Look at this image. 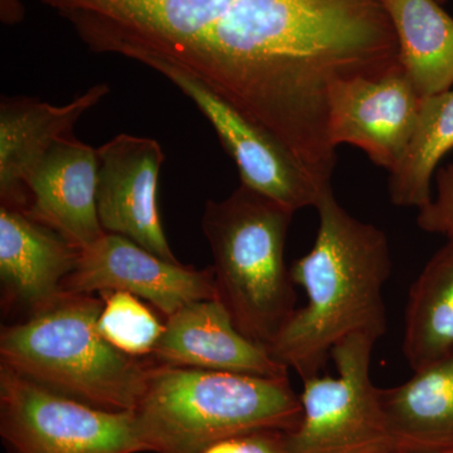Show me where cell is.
<instances>
[{
  "label": "cell",
  "mask_w": 453,
  "mask_h": 453,
  "mask_svg": "<svg viewBox=\"0 0 453 453\" xmlns=\"http://www.w3.org/2000/svg\"><path fill=\"white\" fill-rule=\"evenodd\" d=\"M453 149V89L423 97L412 138L390 172V201L398 207H426L431 203L432 178Z\"/></svg>",
  "instance_id": "obj_19"
},
{
  "label": "cell",
  "mask_w": 453,
  "mask_h": 453,
  "mask_svg": "<svg viewBox=\"0 0 453 453\" xmlns=\"http://www.w3.org/2000/svg\"><path fill=\"white\" fill-rule=\"evenodd\" d=\"M453 350V235L412 283L405 308L403 354L413 372Z\"/></svg>",
  "instance_id": "obj_18"
},
{
  "label": "cell",
  "mask_w": 453,
  "mask_h": 453,
  "mask_svg": "<svg viewBox=\"0 0 453 453\" xmlns=\"http://www.w3.org/2000/svg\"><path fill=\"white\" fill-rule=\"evenodd\" d=\"M294 214L242 184L223 201L208 199L203 213L217 299L243 335L267 349L296 310L283 257Z\"/></svg>",
  "instance_id": "obj_5"
},
{
  "label": "cell",
  "mask_w": 453,
  "mask_h": 453,
  "mask_svg": "<svg viewBox=\"0 0 453 453\" xmlns=\"http://www.w3.org/2000/svg\"><path fill=\"white\" fill-rule=\"evenodd\" d=\"M422 98L402 67L380 79L335 83L329 95L330 142L335 149L357 146L390 173L412 138Z\"/></svg>",
  "instance_id": "obj_11"
},
{
  "label": "cell",
  "mask_w": 453,
  "mask_h": 453,
  "mask_svg": "<svg viewBox=\"0 0 453 453\" xmlns=\"http://www.w3.org/2000/svg\"><path fill=\"white\" fill-rule=\"evenodd\" d=\"M192 453H291L286 432L255 429L211 441Z\"/></svg>",
  "instance_id": "obj_22"
},
{
  "label": "cell",
  "mask_w": 453,
  "mask_h": 453,
  "mask_svg": "<svg viewBox=\"0 0 453 453\" xmlns=\"http://www.w3.org/2000/svg\"><path fill=\"white\" fill-rule=\"evenodd\" d=\"M386 453H423V452L398 451V449H392V451H388ZM447 453H449V452H447Z\"/></svg>",
  "instance_id": "obj_24"
},
{
  "label": "cell",
  "mask_w": 453,
  "mask_h": 453,
  "mask_svg": "<svg viewBox=\"0 0 453 453\" xmlns=\"http://www.w3.org/2000/svg\"><path fill=\"white\" fill-rule=\"evenodd\" d=\"M80 250L23 211L0 208L3 305L29 316L61 299L62 283L76 267Z\"/></svg>",
  "instance_id": "obj_15"
},
{
  "label": "cell",
  "mask_w": 453,
  "mask_h": 453,
  "mask_svg": "<svg viewBox=\"0 0 453 453\" xmlns=\"http://www.w3.org/2000/svg\"><path fill=\"white\" fill-rule=\"evenodd\" d=\"M395 29L399 61L419 96L453 86V17L437 0H380Z\"/></svg>",
  "instance_id": "obj_17"
},
{
  "label": "cell",
  "mask_w": 453,
  "mask_h": 453,
  "mask_svg": "<svg viewBox=\"0 0 453 453\" xmlns=\"http://www.w3.org/2000/svg\"><path fill=\"white\" fill-rule=\"evenodd\" d=\"M97 211L106 234L133 241L169 262H179L164 234L157 184L164 159L159 142L120 134L96 149Z\"/></svg>",
  "instance_id": "obj_10"
},
{
  "label": "cell",
  "mask_w": 453,
  "mask_h": 453,
  "mask_svg": "<svg viewBox=\"0 0 453 453\" xmlns=\"http://www.w3.org/2000/svg\"><path fill=\"white\" fill-rule=\"evenodd\" d=\"M142 65L162 73L196 104L237 166L242 186L294 213L315 208L332 188L320 186L275 135L237 111L192 74L159 59H148Z\"/></svg>",
  "instance_id": "obj_8"
},
{
  "label": "cell",
  "mask_w": 453,
  "mask_h": 453,
  "mask_svg": "<svg viewBox=\"0 0 453 453\" xmlns=\"http://www.w3.org/2000/svg\"><path fill=\"white\" fill-rule=\"evenodd\" d=\"M95 53L159 59L204 83L309 172L336 162L335 83L401 65L380 0H40Z\"/></svg>",
  "instance_id": "obj_1"
},
{
  "label": "cell",
  "mask_w": 453,
  "mask_h": 453,
  "mask_svg": "<svg viewBox=\"0 0 453 453\" xmlns=\"http://www.w3.org/2000/svg\"><path fill=\"white\" fill-rule=\"evenodd\" d=\"M151 357L162 365L258 377H288L290 371L243 335L219 299L196 301L166 318Z\"/></svg>",
  "instance_id": "obj_13"
},
{
  "label": "cell",
  "mask_w": 453,
  "mask_h": 453,
  "mask_svg": "<svg viewBox=\"0 0 453 453\" xmlns=\"http://www.w3.org/2000/svg\"><path fill=\"white\" fill-rule=\"evenodd\" d=\"M0 438L5 453H140L134 412L91 407L0 365Z\"/></svg>",
  "instance_id": "obj_7"
},
{
  "label": "cell",
  "mask_w": 453,
  "mask_h": 453,
  "mask_svg": "<svg viewBox=\"0 0 453 453\" xmlns=\"http://www.w3.org/2000/svg\"><path fill=\"white\" fill-rule=\"evenodd\" d=\"M67 294L129 292L169 318L196 301L217 299L213 267L196 270L169 262L119 234H105L80 252L79 262L65 277Z\"/></svg>",
  "instance_id": "obj_9"
},
{
  "label": "cell",
  "mask_w": 453,
  "mask_h": 453,
  "mask_svg": "<svg viewBox=\"0 0 453 453\" xmlns=\"http://www.w3.org/2000/svg\"><path fill=\"white\" fill-rule=\"evenodd\" d=\"M395 388H380L393 449L453 452V350L413 372Z\"/></svg>",
  "instance_id": "obj_16"
},
{
  "label": "cell",
  "mask_w": 453,
  "mask_h": 453,
  "mask_svg": "<svg viewBox=\"0 0 453 453\" xmlns=\"http://www.w3.org/2000/svg\"><path fill=\"white\" fill-rule=\"evenodd\" d=\"M25 17L26 9L19 0H0V19L4 25H18Z\"/></svg>",
  "instance_id": "obj_23"
},
{
  "label": "cell",
  "mask_w": 453,
  "mask_h": 453,
  "mask_svg": "<svg viewBox=\"0 0 453 453\" xmlns=\"http://www.w3.org/2000/svg\"><path fill=\"white\" fill-rule=\"evenodd\" d=\"M375 340L351 335L332 351L338 375L303 381L301 418L286 432L291 453H386L392 451L380 388L371 378Z\"/></svg>",
  "instance_id": "obj_6"
},
{
  "label": "cell",
  "mask_w": 453,
  "mask_h": 453,
  "mask_svg": "<svg viewBox=\"0 0 453 453\" xmlns=\"http://www.w3.org/2000/svg\"><path fill=\"white\" fill-rule=\"evenodd\" d=\"M104 301L67 294L23 323L2 327L0 365L57 395L111 412H134L153 357L112 347L98 329Z\"/></svg>",
  "instance_id": "obj_3"
},
{
  "label": "cell",
  "mask_w": 453,
  "mask_h": 453,
  "mask_svg": "<svg viewBox=\"0 0 453 453\" xmlns=\"http://www.w3.org/2000/svg\"><path fill=\"white\" fill-rule=\"evenodd\" d=\"M314 247L291 265L306 305L295 310L268 353L300 375L320 374L333 349L351 335L375 340L387 332L383 288L392 273L388 238L351 216L327 189L316 205Z\"/></svg>",
  "instance_id": "obj_2"
},
{
  "label": "cell",
  "mask_w": 453,
  "mask_h": 453,
  "mask_svg": "<svg viewBox=\"0 0 453 453\" xmlns=\"http://www.w3.org/2000/svg\"><path fill=\"white\" fill-rule=\"evenodd\" d=\"M436 196L418 210L417 226L427 234L453 235V163L436 173Z\"/></svg>",
  "instance_id": "obj_21"
},
{
  "label": "cell",
  "mask_w": 453,
  "mask_h": 453,
  "mask_svg": "<svg viewBox=\"0 0 453 453\" xmlns=\"http://www.w3.org/2000/svg\"><path fill=\"white\" fill-rule=\"evenodd\" d=\"M449 453H453V452H449Z\"/></svg>",
  "instance_id": "obj_26"
},
{
  "label": "cell",
  "mask_w": 453,
  "mask_h": 453,
  "mask_svg": "<svg viewBox=\"0 0 453 453\" xmlns=\"http://www.w3.org/2000/svg\"><path fill=\"white\" fill-rule=\"evenodd\" d=\"M437 2L440 3L441 5H445L449 0H437Z\"/></svg>",
  "instance_id": "obj_25"
},
{
  "label": "cell",
  "mask_w": 453,
  "mask_h": 453,
  "mask_svg": "<svg viewBox=\"0 0 453 453\" xmlns=\"http://www.w3.org/2000/svg\"><path fill=\"white\" fill-rule=\"evenodd\" d=\"M104 309L98 318V329L104 338L130 357L153 354L162 338L165 323L140 297L122 291H103Z\"/></svg>",
  "instance_id": "obj_20"
},
{
  "label": "cell",
  "mask_w": 453,
  "mask_h": 453,
  "mask_svg": "<svg viewBox=\"0 0 453 453\" xmlns=\"http://www.w3.org/2000/svg\"><path fill=\"white\" fill-rule=\"evenodd\" d=\"M110 92L97 83L64 106L33 97H3L0 101V203L23 211L28 204L33 173L56 142L73 135L76 122Z\"/></svg>",
  "instance_id": "obj_14"
},
{
  "label": "cell",
  "mask_w": 453,
  "mask_h": 453,
  "mask_svg": "<svg viewBox=\"0 0 453 453\" xmlns=\"http://www.w3.org/2000/svg\"><path fill=\"white\" fill-rule=\"evenodd\" d=\"M290 378L258 377L151 363L134 411L146 452L192 453L219 438L255 431L290 432L301 418Z\"/></svg>",
  "instance_id": "obj_4"
},
{
  "label": "cell",
  "mask_w": 453,
  "mask_h": 453,
  "mask_svg": "<svg viewBox=\"0 0 453 453\" xmlns=\"http://www.w3.org/2000/svg\"><path fill=\"white\" fill-rule=\"evenodd\" d=\"M96 149L73 135L53 144L28 183L23 211L80 251L105 235L97 211Z\"/></svg>",
  "instance_id": "obj_12"
}]
</instances>
